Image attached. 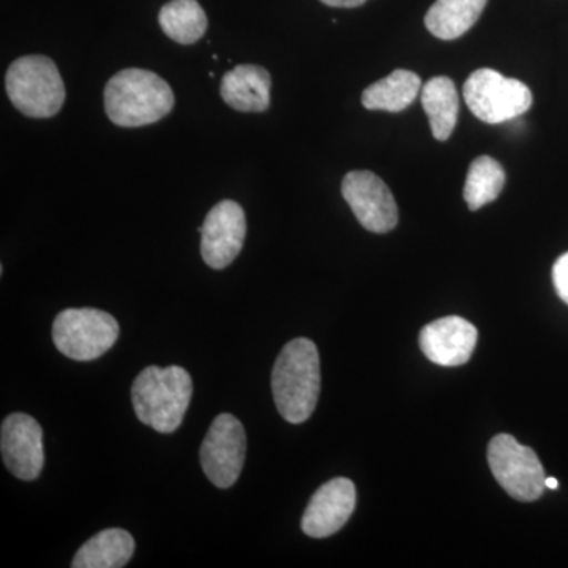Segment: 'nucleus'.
Instances as JSON below:
<instances>
[{
	"label": "nucleus",
	"instance_id": "nucleus-1",
	"mask_svg": "<svg viewBox=\"0 0 568 568\" xmlns=\"http://www.w3.org/2000/svg\"><path fill=\"white\" fill-rule=\"evenodd\" d=\"M321 392V361L312 339L287 343L272 369V394L280 416L304 424L315 413Z\"/></svg>",
	"mask_w": 568,
	"mask_h": 568
},
{
	"label": "nucleus",
	"instance_id": "nucleus-2",
	"mask_svg": "<svg viewBox=\"0 0 568 568\" xmlns=\"http://www.w3.org/2000/svg\"><path fill=\"white\" fill-rule=\"evenodd\" d=\"M171 85L153 71L126 69L108 81L104 111L112 123L125 129L151 125L174 108Z\"/></svg>",
	"mask_w": 568,
	"mask_h": 568
},
{
	"label": "nucleus",
	"instance_id": "nucleus-3",
	"mask_svg": "<svg viewBox=\"0 0 568 568\" xmlns=\"http://www.w3.org/2000/svg\"><path fill=\"white\" fill-rule=\"evenodd\" d=\"M193 395V381L182 366H148L132 386V403L141 424L162 435L182 425Z\"/></svg>",
	"mask_w": 568,
	"mask_h": 568
},
{
	"label": "nucleus",
	"instance_id": "nucleus-4",
	"mask_svg": "<svg viewBox=\"0 0 568 568\" xmlns=\"http://www.w3.org/2000/svg\"><path fill=\"white\" fill-rule=\"evenodd\" d=\"M6 89L13 106L28 118H52L65 103V84L47 55H24L11 63Z\"/></svg>",
	"mask_w": 568,
	"mask_h": 568
},
{
	"label": "nucleus",
	"instance_id": "nucleus-5",
	"mask_svg": "<svg viewBox=\"0 0 568 568\" xmlns=\"http://www.w3.org/2000/svg\"><path fill=\"white\" fill-rule=\"evenodd\" d=\"M121 335L115 317L103 310L69 308L52 324V342L59 353L77 362L102 357Z\"/></svg>",
	"mask_w": 568,
	"mask_h": 568
},
{
	"label": "nucleus",
	"instance_id": "nucleus-6",
	"mask_svg": "<svg viewBox=\"0 0 568 568\" xmlns=\"http://www.w3.org/2000/svg\"><path fill=\"white\" fill-rule=\"evenodd\" d=\"M463 95L470 112L491 125L517 119L532 106V93L525 82L491 69L474 71L465 82Z\"/></svg>",
	"mask_w": 568,
	"mask_h": 568
},
{
	"label": "nucleus",
	"instance_id": "nucleus-7",
	"mask_svg": "<svg viewBox=\"0 0 568 568\" xmlns=\"http://www.w3.org/2000/svg\"><path fill=\"white\" fill-rule=\"evenodd\" d=\"M488 463L497 484L519 503H534L545 491V469L532 448L514 436L497 435L488 446Z\"/></svg>",
	"mask_w": 568,
	"mask_h": 568
},
{
	"label": "nucleus",
	"instance_id": "nucleus-8",
	"mask_svg": "<svg viewBox=\"0 0 568 568\" xmlns=\"http://www.w3.org/2000/svg\"><path fill=\"white\" fill-rule=\"evenodd\" d=\"M245 457L244 425L233 414H220L213 420L201 446L200 459L205 477L216 488L234 487L244 469Z\"/></svg>",
	"mask_w": 568,
	"mask_h": 568
},
{
	"label": "nucleus",
	"instance_id": "nucleus-9",
	"mask_svg": "<svg viewBox=\"0 0 568 568\" xmlns=\"http://www.w3.org/2000/svg\"><path fill=\"white\" fill-rule=\"evenodd\" d=\"M343 197L369 233L386 234L398 224V205L390 189L372 171H351L342 183Z\"/></svg>",
	"mask_w": 568,
	"mask_h": 568
},
{
	"label": "nucleus",
	"instance_id": "nucleus-10",
	"mask_svg": "<svg viewBox=\"0 0 568 568\" xmlns=\"http://www.w3.org/2000/svg\"><path fill=\"white\" fill-rule=\"evenodd\" d=\"M201 254L213 271L233 264L242 252L246 237L244 209L235 201H222L205 216L201 226Z\"/></svg>",
	"mask_w": 568,
	"mask_h": 568
},
{
	"label": "nucleus",
	"instance_id": "nucleus-11",
	"mask_svg": "<svg viewBox=\"0 0 568 568\" xmlns=\"http://www.w3.org/2000/svg\"><path fill=\"white\" fill-rule=\"evenodd\" d=\"M3 465L20 480L39 478L44 467L43 429L28 414H10L0 428Z\"/></svg>",
	"mask_w": 568,
	"mask_h": 568
},
{
	"label": "nucleus",
	"instance_id": "nucleus-12",
	"mask_svg": "<svg viewBox=\"0 0 568 568\" xmlns=\"http://www.w3.org/2000/svg\"><path fill=\"white\" fill-rule=\"evenodd\" d=\"M355 500L357 493L349 478L327 481L310 499L302 517V530L313 538L334 536L353 517Z\"/></svg>",
	"mask_w": 568,
	"mask_h": 568
},
{
	"label": "nucleus",
	"instance_id": "nucleus-13",
	"mask_svg": "<svg viewBox=\"0 0 568 568\" xmlns=\"http://www.w3.org/2000/svg\"><path fill=\"white\" fill-rule=\"evenodd\" d=\"M477 339V328L459 316L433 321L420 332L422 353L440 366L465 365L476 349Z\"/></svg>",
	"mask_w": 568,
	"mask_h": 568
},
{
	"label": "nucleus",
	"instance_id": "nucleus-14",
	"mask_svg": "<svg viewBox=\"0 0 568 568\" xmlns=\"http://www.w3.org/2000/svg\"><path fill=\"white\" fill-rule=\"evenodd\" d=\"M272 78L260 65H237L222 78L224 103L242 112H264L271 106Z\"/></svg>",
	"mask_w": 568,
	"mask_h": 568
},
{
	"label": "nucleus",
	"instance_id": "nucleus-15",
	"mask_svg": "<svg viewBox=\"0 0 568 568\" xmlns=\"http://www.w3.org/2000/svg\"><path fill=\"white\" fill-rule=\"evenodd\" d=\"M132 534L123 529H106L85 541L77 555L73 568H122L134 555Z\"/></svg>",
	"mask_w": 568,
	"mask_h": 568
},
{
	"label": "nucleus",
	"instance_id": "nucleus-16",
	"mask_svg": "<svg viewBox=\"0 0 568 568\" xmlns=\"http://www.w3.org/2000/svg\"><path fill=\"white\" fill-rule=\"evenodd\" d=\"M488 0H436L425 17V26L436 39L457 40L484 13Z\"/></svg>",
	"mask_w": 568,
	"mask_h": 568
},
{
	"label": "nucleus",
	"instance_id": "nucleus-17",
	"mask_svg": "<svg viewBox=\"0 0 568 568\" xmlns=\"http://www.w3.org/2000/svg\"><path fill=\"white\" fill-rule=\"evenodd\" d=\"M422 92V80L409 70H395L388 77L366 88L362 104L369 111L399 112L414 103Z\"/></svg>",
	"mask_w": 568,
	"mask_h": 568
},
{
	"label": "nucleus",
	"instance_id": "nucleus-18",
	"mask_svg": "<svg viewBox=\"0 0 568 568\" xmlns=\"http://www.w3.org/2000/svg\"><path fill=\"white\" fill-rule=\"evenodd\" d=\"M422 106L435 140L447 141L458 122L459 99L454 81L447 77L432 78L422 88Z\"/></svg>",
	"mask_w": 568,
	"mask_h": 568
},
{
	"label": "nucleus",
	"instance_id": "nucleus-19",
	"mask_svg": "<svg viewBox=\"0 0 568 568\" xmlns=\"http://www.w3.org/2000/svg\"><path fill=\"white\" fill-rule=\"evenodd\" d=\"M163 32L175 43L193 44L207 31V17L197 0H171L159 14Z\"/></svg>",
	"mask_w": 568,
	"mask_h": 568
},
{
	"label": "nucleus",
	"instance_id": "nucleus-20",
	"mask_svg": "<svg viewBox=\"0 0 568 568\" xmlns=\"http://www.w3.org/2000/svg\"><path fill=\"white\" fill-rule=\"evenodd\" d=\"M506 183V173L499 162L488 155L470 163L466 175L465 200L470 211H478L499 197Z\"/></svg>",
	"mask_w": 568,
	"mask_h": 568
},
{
	"label": "nucleus",
	"instance_id": "nucleus-21",
	"mask_svg": "<svg viewBox=\"0 0 568 568\" xmlns=\"http://www.w3.org/2000/svg\"><path fill=\"white\" fill-rule=\"evenodd\" d=\"M552 283L560 301L568 305V253L562 254L552 267Z\"/></svg>",
	"mask_w": 568,
	"mask_h": 568
},
{
	"label": "nucleus",
	"instance_id": "nucleus-22",
	"mask_svg": "<svg viewBox=\"0 0 568 568\" xmlns=\"http://www.w3.org/2000/svg\"><path fill=\"white\" fill-rule=\"evenodd\" d=\"M328 7H335V9H355V7L364 6L368 0H321Z\"/></svg>",
	"mask_w": 568,
	"mask_h": 568
},
{
	"label": "nucleus",
	"instance_id": "nucleus-23",
	"mask_svg": "<svg viewBox=\"0 0 568 568\" xmlns=\"http://www.w3.org/2000/svg\"><path fill=\"white\" fill-rule=\"evenodd\" d=\"M558 480L555 477L545 478V487L549 489H558Z\"/></svg>",
	"mask_w": 568,
	"mask_h": 568
}]
</instances>
